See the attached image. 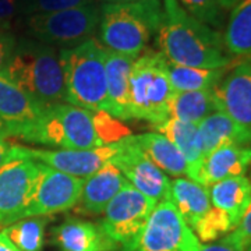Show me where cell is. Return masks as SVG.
Instances as JSON below:
<instances>
[{
	"mask_svg": "<svg viewBox=\"0 0 251 251\" xmlns=\"http://www.w3.org/2000/svg\"><path fill=\"white\" fill-rule=\"evenodd\" d=\"M198 137L204 159L214 151L224 147L251 145L250 131L234 123L230 117L221 110L211 113L198 125Z\"/></svg>",
	"mask_w": 251,
	"mask_h": 251,
	"instance_id": "cell-20",
	"label": "cell"
},
{
	"mask_svg": "<svg viewBox=\"0 0 251 251\" xmlns=\"http://www.w3.org/2000/svg\"><path fill=\"white\" fill-rule=\"evenodd\" d=\"M166 70L175 91L212 90L224 78L226 69H201L166 60Z\"/></svg>",
	"mask_w": 251,
	"mask_h": 251,
	"instance_id": "cell-27",
	"label": "cell"
},
{
	"mask_svg": "<svg viewBox=\"0 0 251 251\" xmlns=\"http://www.w3.org/2000/svg\"><path fill=\"white\" fill-rule=\"evenodd\" d=\"M11 145H13V144L9 143L7 137L0 135V166L3 165V162H4V159H6V155H7V152H9V150Z\"/></svg>",
	"mask_w": 251,
	"mask_h": 251,
	"instance_id": "cell-38",
	"label": "cell"
},
{
	"mask_svg": "<svg viewBox=\"0 0 251 251\" xmlns=\"http://www.w3.org/2000/svg\"><path fill=\"white\" fill-rule=\"evenodd\" d=\"M198 251H240L237 250V249H234L233 246H230V244H227V243L221 242L219 243H214V244H206V246H202V247H200V250Z\"/></svg>",
	"mask_w": 251,
	"mask_h": 251,
	"instance_id": "cell-36",
	"label": "cell"
},
{
	"mask_svg": "<svg viewBox=\"0 0 251 251\" xmlns=\"http://www.w3.org/2000/svg\"><path fill=\"white\" fill-rule=\"evenodd\" d=\"M105 54L106 48L94 36L80 45L60 49L64 102L90 112L109 113Z\"/></svg>",
	"mask_w": 251,
	"mask_h": 251,
	"instance_id": "cell-3",
	"label": "cell"
},
{
	"mask_svg": "<svg viewBox=\"0 0 251 251\" xmlns=\"http://www.w3.org/2000/svg\"><path fill=\"white\" fill-rule=\"evenodd\" d=\"M218 1H219L221 7L224 10H232L234 7V4H236L239 0H218Z\"/></svg>",
	"mask_w": 251,
	"mask_h": 251,
	"instance_id": "cell-39",
	"label": "cell"
},
{
	"mask_svg": "<svg viewBox=\"0 0 251 251\" xmlns=\"http://www.w3.org/2000/svg\"><path fill=\"white\" fill-rule=\"evenodd\" d=\"M0 135H4L6 137V126H4V123L0 120Z\"/></svg>",
	"mask_w": 251,
	"mask_h": 251,
	"instance_id": "cell-40",
	"label": "cell"
},
{
	"mask_svg": "<svg viewBox=\"0 0 251 251\" xmlns=\"http://www.w3.org/2000/svg\"><path fill=\"white\" fill-rule=\"evenodd\" d=\"M224 44L227 54L251 62V0H239L227 20Z\"/></svg>",
	"mask_w": 251,
	"mask_h": 251,
	"instance_id": "cell-25",
	"label": "cell"
},
{
	"mask_svg": "<svg viewBox=\"0 0 251 251\" xmlns=\"http://www.w3.org/2000/svg\"><path fill=\"white\" fill-rule=\"evenodd\" d=\"M3 74L46 106L64 102V77L54 46L36 39H20Z\"/></svg>",
	"mask_w": 251,
	"mask_h": 251,
	"instance_id": "cell-4",
	"label": "cell"
},
{
	"mask_svg": "<svg viewBox=\"0 0 251 251\" xmlns=\"http://www.w3.org/2000/svg\"><path fill=\"white\" fill-rule=\"evenodd\" d=\"M21 13V0H0V25L9 31L11 23Z\"/></svg>",
	"mask_w": 251,
	"mask_h": 251,
	"instance_id": "cell-34",
	"label": "cell"
},
{
	"mask_svg": "<svg viewBox=\"0 0 251 251\" xmlns=\"http://www.w3.org/2000/svg\"><path fill=\"white\" fill-rule=\"evenodd\" d=\"M88 4H94V0H21V13L31 16L75 9Z\"/></svg>",
	"mask_w": 251,
	"mask_h": 251,
	"instance_id": "cell-32",
	"label": "cell"
},
{
	"mask_svg": "<svg viewBox=\"0 0 251 251\" xmlns=\"http://www.w3.org/2000/svg\"><path fill=\"white\" fill-rule=\"evenodd\" d=\"M127 180L113 163H106L82 181L78 200V212L85 215H100L112 198L123 188Z\"/></svg>",
	"mask_w": 251,
	"mask_h": 251,
	"instance_id": "cell-17",
	"label": "cell"
},
{
	"mask_svg": "<svg viewBox=\"0 0 251 251\" xmlns=\"http://www.w3.org/2000/svg\"><path fill=\"white\" fill-rule=\"evenodd\" d=\"M200 247L197 236L175 205L162 201L152 209L135 251H198Z\"/></svg>",
	"mask_w": 251,
	"mask_h": 251,
	"instance_id": "cell-10",
	"label": "cell"
},
{
	"mask_svg": "<svg viewBox=\"0 0 251 251\" xmlns=\"http://www.w3.org/2000/svg\"><path fill=\"white\" fill-rule=\"evenodd\" d=\"M236 227L233 219L225 211L211 206L209 211L201 216L197 224L193 226V232L196 233L200 242L211 243L221 237H225Z\"/></svg>",
	"mask_w": 251,
	"mask_h": 251,
	"instance_id": "cell-29",
	"label": "cell"
},
{
	"mask_svg": "<svg viewBox=\"0 0 251 251\" xmlns=\"http://www.w3.org/2000/svg\"><path fill=\"white\" fill-rule=\"evenodd\" d=\"M52 242L60 251H116L117 246L99 224L67 218L52 230Z\"/></svg>",
	"mask_w": 251,
	"mask_h": 251,
	"instance_id": "cell-16",
	"label": "cell"
},
{
	"mask_svg": "<svg viewBox=\"0 0 251 251\" xmlns=\"http://www.w3.org/2000/svg\"><path fill=\"white\" fill-rule=\"evenodd\" d=\"M169 201L191 229L212 206L209 200V188L186 177H177L171 181Z\"/></svg>",
	"mask_w": 251,
	"mask_h": 251,
	"instance_id": "cell-22",
	"label": "cell"
},
{
	"mask_svg": "<svg viewBox=\"0 0 251 251\" xmlns=\"http://www.w3.org/2000/svg\"><path fill=\"white\" fill-rule=\"evenodd\" d=\"M100 9L88 4L75 9L28 16V32L36 41L46 45L73 48L94 35L99 25Z\"/></svg>",
	"mask_w": 251,
	"mask_h": 251,
	"instance_id": "cell-9",
	"label": "cell"
},
{
	"mask_svg": "<svg viewBox=\"0 0 251 251\" xmlns=\"http://www.w3.org/2000/svg\"><path fill=\"white\" fill-rule=\"evenodd\" d=\"M41 162L27 153L25 147L11 145L0 166V226L23 219L34 194Z\"/></svg>",
	"mask_w": 251,
	"mask_h": 251,
	"instance_id": "cell-7",
	"label": "cell"
},
{
	"mask_svg": "<svg viewBox=\"0 0 251 251\" xmlns=\"http://www.w3.org/2000/svg\"><path fill=\"white\" fill-rule=\"evenodd\" d=\"M162 11L161 0L105 3L99 14L98 41L109 50L137 57L156 34Z\"/></svg>",
	"mask_w": 251,
	"mask_h": 251,
	"instance_id": "cell-2",
	"label": "cell"
},
{
	"mask_svg": "<svg viewBox=\"0 0 251 251\" xmlns=\"http://www.w3.org/2000/svg\"><path fill=\"white\" fill-rule=\"evenodd\" d=\"M3 31H6V29H4V28L0 25V32H3Z\"/></svg>",
	"mask_w": 251,
	"mask_h": 251,
	"instance_id": "cell-43",
	"label": "cell"
},
{
	"mask_svg": "<svg viewBox=\"0 0 251 251\" xmlns=\"http://www.w3.org/2000/svg\"><path fill=\"white\" fill-rule=\"evenodd\" d=\"M137 57L106 49L105 70L108 88L109 115L130 120V73Z\"/></svg>",
	"mask_w": 251,
	"mask_h": 251,
	"instance_id": "cell-18",
	"label": "cell"
},
{
	"mask_svg": "<svg viewBox=\"0 0 251 251\" xmlns=\"http://www.w3.org/2000/svg\"><path fill=\"white\" fill-rule=\"evenodd\" d=\"M46 218H24L4 229L11 243L20 251H42L45 244Z\"/></svg>",
	"mask_w": 251,
	"mask_h": 251,
	"instance_id": "cell-28",
	"label": "cell"
},
{
	"mask_svg": "<svg viewBox=\"0 0 251 251\" xmlns=\"http://www.w3.org/2000/svg\"><path fill=\"white\" fill-rule=\"evenodd\" d=\"M27 143L59 150H92L102 147L92 122V112L70 103H53L45 109Z\"/></svg>",
	"mask_w": 251,
	"mask_h": 251,
	"instance_id": "cell-6",
	"label": "cell"
},
{
	"mask_svg": "<svg viewBox=\"0 0 251 251\" xmlns=\"http://www.w3.org/2000/svg\"><path fill=\"white\" fill-rule=\"evenodd\" d=\"M46 108L0 73V120L6 126L7 138L16 137L27 141Z\"/></svg>",
	"mask_w": 251,
	"mask_h": 251,
	"instance_id": "cell-13",
	"label": "cell"
},
{
	"mask_svg": "<svg viewBox=\"0 0 251 251\" xmlns=\"http://www.w3.org/2000/svg\"><path fill=\"white\" fill-rule=\"evenodd\" d=\"M165 56L145 49L133 63L130 73V115L131 119L161 125L169 119V103L173 95Z\"/></svg>",
	"mask_w": 251,
	"mask_h": 251,
	"instance_id": "cell-5",
	"label": "cell"
},
{
	"mask_svg": "<svg viewBox=\"0 0 251 251\" xmlns=\"http://www.w3.org/2000/svg\"><path fill=\"white\" fill-rule=\"evenodd\" d=\"M16 45H17V39L11 32L9 31L0 32V73L6 70Z\"/></svg>",
	"mask_w": 251,
	"mask_h": 251,
	"instance_id": "cell-35",
	"label": "cell"
},
{
	"mask_svg": "<svg viewBox=\"0 0 251 251\" xmlns=\"http://www.w3.org/2000/svg\"><path fill=\"white\" fill-rule=\"evenodd\" d=\"M138 147L163 173L171 176H187L188 166L179 150L161 133H145L134 135Z\"/></svg>",
	"mask_w": 251,
	"mask_h": 251,
	"instance_id": "cell-24",
	"label": "cell"
},
{
	"mask_svg": "<svg viewBox=\"0 0 251 251\" xmlns=\"http://www.w3.org/2000/svg\"><path fill=\"white\" fill-rule=\"evenodd\" d=\"M105 3H126V1H134V0H103Z\"/></svg>",
	"mask_w": 251,
	"mask_h": 251,
	"instance_id": "cell-41",
	"label": "cell"
},
{
	"mask_svg": "<svg viewBox=\"0 0 251 251\" xmlns=\"http://www.w3.org/2000/svg\"><path fill=\"white\" fill-rule=\"evenodd\" d=\"M179 4L202 24L211 28L222 27V7L218 0H177Z\"/></svg>",
	"mask_w": 251,
	"mask_h": 251,
	"instance_id": "cell-30",
	"label": "cell"
},
{
	"mask_svg": "<svg viewBox=\"0 0 251 251\" xmlns=\"http://www.w3.org/2000/svg\"><path fill=\"white\" fill-rule=\"evenodd\" d=\"M153 128L156 130V133L165 135L181 152L187 162V177L197 181L198 173L204 161L198 137V126L169 117L161 125L153 126Z\"/></svg>",
	"mask_w": 251,
	"mask_h": 251,
	"instance_id": "cell-21",
	"label": "cell"
},
{
	"mask_svg": "<svg viewBox=\"0 0 251 251\" xmlns=\"http://www.w3.org/2000/svg\"><path fill=\"white\" fill-rule=\"evenodd\" d=\"M162 20L155 34V46L168 62L201 69H226L224 36L191 17L177 0H162Z\"/></svg>",
	"mask_w": 251,
	"mask_h": 251,
	"instance_id": "cell-1",
	"label": "cell"
},
{
	"mask_svg": "<svg viewBox=\"0 0 251 251\" xmlns=\"http://www.w3.org/2000/svg\"><path fill=\"white\" fill-rule=\"evenodd\" d=\"M0 251H20L11 243V240L7 237V234L4 233V230L0 232Z\"/></svg>",
	"mask_w": 251,
	"mask_h": 251,
	"instance_id": "cell-37",
	"label": "cell"
},
{
	"mask_svg": "<svg viewBox=\"0 0 251 251\" xmlns=\"http://www.w3.org/2000/svg\"><path fill=\"white\" fill-rule=\"evenodd\" d=\"M218 110L251 133V62H240L212 88Z\"/></svg>",
	"mask_w": 251,
	"mask_h": 251,
	"instance_id": "cell-15",
	"label": "cell"
},
{
	"mask_svg": "<svg viewBox=\"0 0 251 251\" xmlns=\"http://www.w3.org/2000/svg\"><path fill=\"white\" fill-rule=\"evenodd\" d=\"M84 179L74 177L41 163L34 194L24 211V218L48 216L64 212L77 205Z\"/></svg>",
	"mask_w": 251,
	"mask_h": 251,
	"instance_id": "cell-12",
	"label": "cell"
},
{
	"mask_svg": "<svg viewBox=\"0 0 251 251\" xmlns=\"http://www.w3.org/2000/svg\"><path fill=\"white\" fill-rule=\"evenodd\" d=\"M117 143L92 150H35L27 148V153L35 161L74 177H88L110 163L117 153Z\"/></svg>",
	"mask_w": 251,
	"mask_h": 251,
	"instance_id": "cell-14",
	"label": "cell"
},
{
	"mask_svg": "<svg viewBox=\"0 0 251 251\" xmlns=\"http://www.w3.org/2000/svg\"><path fill=\"white\" fill-rule=\"evenodd\" d=\"M156 202L144 196L128 181L103 211L100 227L122 251H135L144 226Z\"/></svg>",
	"mask_w": 251,
	"mask_h": 251,
	"instance_id": "cell-8",
	"label": "cell"
},
{
	"mask_svg": "<svg viewBox=\"0 0 251 251\" xmlns=\"http://www.w3.org/2000/svg\"><path fill=\"white\" fill-rule=\"evenodd\" d=\"M117 153L113 163L123 173L130 184L156 204L169 201L171 180L163 172L150 161V158L138 147L134 135H128L117 141Z\"/></svg>",
	"mask_w": 251,
	"mask_h": 251,
	"instance_id": "cell-11",
	"label": "cell"
},
{
	"mask_svg": "<svg viewBox=\"0 0 251 251\" xmlns=\"http://www.w3.org/2000/svg\"><path fill=\"white\" fill-rule=\"evenodd\" d=\"M251 166V147L229 145L216 150L202 161L197 183L211 187L218 181L244 176Z\"/></svg>",
	"mask_w": 251,
	"mask_h": 251,
	"instance_id": "cell-19",
	"label": "cell"
},
{
	"mask_svg": "<svg viewBox=\"0 0 251 251\" xmlns=\"http://www.w3.org/2000/svg\"><path fill=\"white\" fill-rule=\"evenodd\" d=\"M216 110L212 90L175 91L169 103V117L196 126Z\"/></svg>",
	"mask_w": 251,
	"mask_h": 251,
	"instance_id": "cell-26",
	"label": "cell"
},
{
	"mask_svg": "<svg viewBox=\"0 0 251 251\" xmlns=\"http://www.w3.org/2000/svg\"><path fill=\"white\" fill-rule=\"evenodd\" d=\"M208 188L211 205L229 214L237 226L251 201V180L246 176L230 177L221 180Z\"/></svg>",
	"mask_w": 251,
	"mask_h": 251,
	"instance_id": "cell-23",
	"label": "cell"
},
{
	"mask_svg": "<svg viewBox=\"0 0 251 251\" xmlns=\"http://www.w3.org/2000/svg\"><path fill=\"white\" fill-rule=\"evenodd\" d=\"M222 242L233 246L237 250L244 251L247 244L251 242V201L247 209L244 211L242 219L239 221L237 226L229 234L222 237Z\"/></svg>",
	"mask_w": 251,
	"mask_h": 251,
	"instance_id": "cell-33",
	"label": "cell"
},
{
	"mask_svg": "<svg viewBox=\"0 0 251 251\" xmlns=\"http://www.w3.org/2000/svg\"><path fill=\"white\" fill-rule=\"evenodd\" d=\"M244 251H251V242L249 243V244H247V247L244 249Z\"/></svg>",
	"mask_w": 251,
	"mask_h": 251,
	"instance_id": "cell-42",
	"label": "cell"
},
{
	"mask_svg": "<svg viewBox=\"0 0 251 251\" xmlns=\"http://www.w3.org/2000/svg\"><path fill=\"white\" fill-rule=\"evenodd\" d=\"M92 122L102 145L115 144L131 135V131L122 122H117L115 117L105 110L92 112Z\"/></svg>",
	"mask_w": 251,
	"mask_h": 251,
	"instance_id": "cell-31",
	"label": "cell"
}]
</instances>
